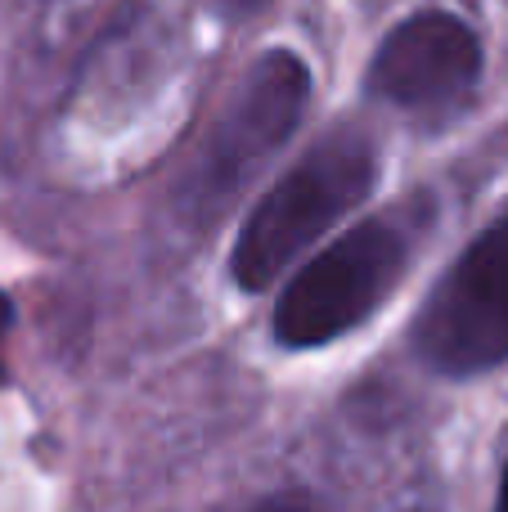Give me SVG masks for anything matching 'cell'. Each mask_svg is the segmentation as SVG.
<instances>
[{"instance_id":"52a82bcc","label":"cell","mask_w":508,"mask_h":512,"mask_svg":"<svg viewBox=\"0 0 508 512\" xmlns=\"http://www.w3.org/2000/svg\"><path fill=\"white\" fill-rule=\"evenodd\" d=\"M5 328H9V301L0 297V342H5ZM0 382H5V364H0Z\"/></svg>"},{"instance_id":"5b68a950","label":"cell","mask_w":508,"mask_h":512,"mask_svg":"<svg viewBox=\"0 0 508 512\" xmlns=\"http://www.w3.org/2000/svg\"><path fill=\"white\" fill-rule=\"evenodd\" d=\"M482 81V41L464 18L423 9L387 32L369 63V95L419 122H446Z\"/></svg>"},{"instance_id":"ba28073f","label":"cell","mask_w":508,"mask_h":512,"mask_svg":"<svg viewBox=\"0 0 508 512\" xmlns=\"http://www.w3.org/2000/svg\"><path fill=\"white\" fill-rule=\"evenodd\" d=\"M495 512H508V468H504V477H500V499H495Z\"/></svg>"},{"instance_id":"6da1fadb","label":"cell","mask_w":508,"mask_h":512,"mask_svg":"<svg viewBox=\"0 0 508 512\" xmlns=\"http://www.w3.org/2000/svg\"><path fill=\"white\" fill-rule=\"evenodd\" d=\"M378 180V149L365 131L338 126L302 153L293 171L252 207L230 252V274L243 292H261L342 216L369 198Z\"/></svg>"},{"instance_id":"9c48e42d","label":"cell","mask_w":508,"mask_h":512,"mask_svg":"<svg viewBox=\"0 0 508 512\" xmlns=\"http://www.w3.org/2000/svg\"><path fill=\"white\" fill-rule=\"evenodd\" d=\"M221 5H230V9H257V5H266V0H221Z\"/></svg>"},{"instance_id":"30bf717a","label":"cell","mask_w":508,"mask_h":512,"mask_svg":"<svg viewBox=\"0 0 508 512\" xmlns=\"http://www.w3.org/2000/svg\"><path fill=\"white\" fill-rule=\"evenodd\" d=\"M410 512H423V508H410Z\"/></svg>"},{"instance_id":"277c9868","label":"cell","mask_w":508,"mask_h":512,"mask_svg":"<svg viewBox=\"0 0 508 512\" xmlns=\"http://www.w3.org/2000/svg\"><path fill=\"white\" fill-rule=\"evenodd\" d=\"M414 351L446 378L508 360V216L491 221L446 270L414 319Z\"/></svg>"},{"instance_id":"3957f363","label":"cell","mask_w":508,"mask_h":512,"mask_svg":"<svg viewBox=\"0 0 508 512\" xmlns=\"http://www.w3.org/2000/svg\"><path fill=\"white\" fill-rule=\"evenodd\" d=\"M410 252L414 234L396 216L360 221L288 279L270 319L275 342L288 351L338 342L392 297V288L405 279Z\"/></svg>"},{"instance_id":"8992f818","label":"cell","mask_w":508,"mask_h":512,"mask_svg":"<svg viewBox=\"0 0 508 512\" xmlns=\"http://www.w3.org/2000/svg\"><path fill=\"white\" fill-rule=\"evenodd\" d=\"M248 512H320V504L306 490H275V495L257 499Z\"/></svg>"},{"instance_id":"7a4b0ae2","label":"cell","mask_w":508,"mask_h":512,"mask_svg":"<svg viewBox=\"0 0 508 512\" xmlns=\"http://www.w3.org/2000/svg\"><path fill=\"white\" fill-rule=\"evenodd\" d=\"M311 104V68L293 50H266L203 135L180 180V207L198 225L221 221L248 180L288 144Z\"/></svg>"}]
</instances>
